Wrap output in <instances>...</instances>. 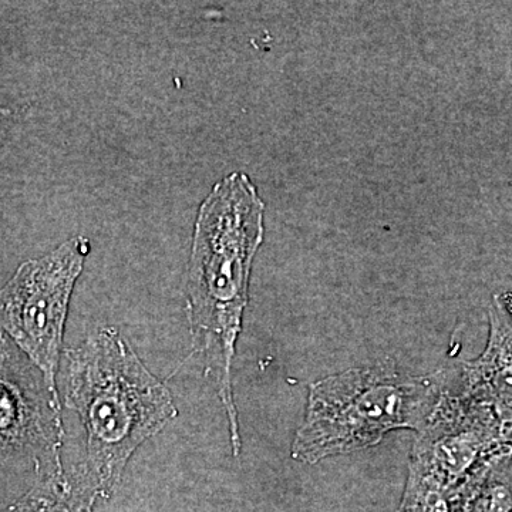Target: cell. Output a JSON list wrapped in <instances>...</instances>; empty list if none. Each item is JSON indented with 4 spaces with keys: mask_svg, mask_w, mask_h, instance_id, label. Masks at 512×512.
Wrapping results in <instances>:
<instances>
[{
    "mask_svg": "<svg viewBox=\"0 0 512 512\" xmlns=\"http://www.w3.org/2000/svg\"><path fill=\"white\" fill-rule=\"evenodd\" d=\"M264 201L247 174L214 185L195 222L188 271V322L229 424L232 453L241 434L232 390V362L249 298L252 262L264 241Z\"/></svg>",
    "mask_w": 512,
    "mask_h": 512,
    "instance_id": "cell-1",
    "label": "cell"
},
{
    "mask_svg": "<svg viewBox=\"0 0 512 512\" xmlns=\"http://www.w3.org/2000/svg\"><path fill=\"white\" fill-rule=\"evenodd\" d=\"M66 404L86 430L80 476L99 498L119 487L128 460L178 414L173 396L113 328L66 350Z\"/></svg>",
    "mask_w": 512,
    "mask_h": 512,
    "instance_id": "cell-2",
    "label": "cell"
},
{
    "mask_svg": "<svg viewBox=\"0 0 512 512\" xmlns=\"http://www.w3.org/2000/svg\"><path fill=\"white\" fill-rule=\"evenodd\" d=\"M441 387L443 370L412 376L386 362L323 377L309 387L292 458L316 464L375 447L394 430L419 433L439 403Z\"/></svg>",
    "mask_w": 512,
    "mask_h": 512,
    "instance_id": "cell-3",
    "label": "cell"
},
{
    "mask_svg": "<svg viewBox=\"0 0 512 512\" xmlns=\"http://www.w3.org/2000/svg\"><path fill=\"white\" fill-rule=\"evenodd\" d=\"M89 239L76 237L42 258L19 266L0 289V332L42 372L59 409L56 375L74 284L89 254Z\"/></svg>",
    "mask_w": 512,
    "mask_h": 512,
    "instance_id": "cell-4",
    "label": "cell"
},
{
    "mask_svg": "<svg viewBox=\"0 0 512 512\" xmlns=\"http://www.w3.org/2000/svg\"><path fill=\"white\" fill-rule=\"evenodd\" d=\"M63 436L62 410L43 394L29 363L0 332V448L25 451L37 471L43 463L63 471Z\"/></svg>",
    "mask_w": 512,
    "mask_h": 512,
    "instance_id": "cell-5",
    "label": "cell"
},
{
    "mask_svg": "<svg viewBox=\"0 0 512 512\" xmlns=\"http://www.w3.org/2000/svg\"><path fill=\"white\" fill-rule=\"evenodd\" d=\"M453 372L461 389L495 414L512 446V322L495 296L487 346L477 359L454 365Z\"/></svg>",
    "mask_w": 512,
    "mask_h": 512,
    "instance_id": "cell-6",
    "label": "cell"
},
{
    "mask_svg": "<svg viewBox=\"0 0 512 512\" xmlns=\"http://www.w3.org/2000/svg\"><path fill=\"white\" fill-rule=\"evenodd\" d=\"M450 501L451 512H512V448L485 458Z\"/></svg>",
    "mask_w": 512,
    "mask_h": 512,
    "instance_id": "cell-7",
    "label": "cell"
},
{
    "mask_svg": "<svg viewBox=\"0 0 512 512\" xmlns=\"http://www.w3.org/2000/svg\"><path fill=\"white\" fill-rule=\"evenodd\" d=\"M99 495L82 476L70 480L64 473L45 476L20 500L0 512H94Z\"/></svg>",
    "mask_w": 512,
    "mask_h": 512,
    "instance_id": "cell-8",
    "label": "cell"
},
{
    "mask_svg": "<svg viewBox=\"0 0 512 512\" xmlns=\"http://www.w3.org/2000/svg\"><path fill=\"white\" fill-rule=\"evenodd\" d=\"M450 493L434 478L409 468L397 512H451Z\"/></svg>",
    "mask_w": 512,
    "mask_h": 512,
    "instance_id": "cell-9",
    "label": "cell"
},
{
    "mask_svg": "<svg viewBox=\"0 0 512 512\" xmlns=\"http://www.w3.org/2000/svg\"><path fill=\"white\" fill-rule=\"evenodd\" d=\"M495 298H497V301L503 306L505 313H507L508 318H510L512 322V293H503V295H497Z\"/></svg>",
    "mask_w": 512,
    "mask_h": 512,
    "instance_id": "cell-10",
    "label": "cell"
}]
</instances>
